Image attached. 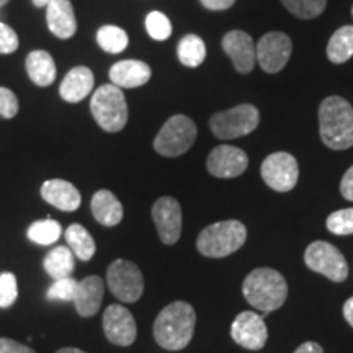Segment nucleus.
Instances as JSON below:
<instances>
[{"instance_id": "6ab92c4d", "label": "nucleus", "mask_w": 353, "mask_h": 353, "mask_svg": "<svg viewBox=\"0 0 353 353\" xmlns=\"http://www.w3.org/2000/svg\"><path fill=\"white\" fill-rule=\"evenodd\" d=\"M152 70L143 61L128 59L113 64L110 69V81L120 88H136L149 82Z\"/></svg>"}, {"instance_id": "58836bf2", "label": "nucleus", "mask_w": 353, "mask_h": 353, "mask_svg": "<svg viewBox=\"0 0 353 353\" xmlns=\"http://www.w3.org/2000/svg\"><path fill=\"white\" fill-rule=\"evenodd\" d=\"M200 2L203 3V7L208 8V10L221 12L231 8L234 3H236V0H200Z\"/></svg>"}, {"instance_id": "c85d7f7f", "label": "nucleus", "mask_w": 353, "mask_h": 353, "mask_svg": "<svg viewBox=\"0 0 353 353\" xmlns=\"http://www.w3.org/2000/svg\"><path fill=\"white\" fill-rule=\"evenodd\" d=\"M97 41L103 51L110 52V54H120L128 48L130 39H128V34L123 28H118L114 25H105L97 33Z\"/></svg>"}, {"instance_id": "c756f323", "label": "nucleus", "mask_w": 353, "mask_h": 353, "mask_svg": "<svg viewBox=\"0 0 353 353\" xmlns=\"http://www.w3.org/2000/svg\"><path fill=\"white\" fill-rule=\"evenodd\" d=\"M286 10L301 20H311L324 12L327 0H281Z\"/></svg>"}, {"instance_id": "7c9ffc66", "label": "nucleus", "mask_w": 353, "mask_h": 353, "mask_svg": "<svg viewBox=\"0 0 353 353\" xmlns=\"http://www.w3.org/2000/svg\"><path fill=\"white\" fill-rule=\"evenodd\" d=\"M145 30L156 41H164L172 34V23L162 12H151L145 17Z\"/></svg>"}, {"instance_id": "37998d69", "label": "nucleus", "mask_w": 353, "mask_h": 353, "mask_svg": "<svg viewBox=\"0 0 353 353\" xmlns=\"http://www.w3.org/2000/svg\"><path fill=\"white\" fill-rule=\"evenodd\" d=\"M51 0H33V3L37 7H48V3H50Z\"/></svg>"}, {"instance_id": "4be33fe9", "label": "nucleus", "mask_w": 353, "mask_h": 353, "mask_svg": "<svg viewBox=\"0 0 353 353\" xmlns=\"http://www.w3.org/2000/svg\"><path fill=\"white\" fill-rule=\"evenodd\" d=\"M92 214L101 226H118L123 219V205L110 190H99L90 203Z\"/></svg>"}, {"instance_id": "c03bdc74", "label": "nucleus", "mask_w": 353, "mask_h": 353, "mask_svg": "<svg viewBox=\"0 0 353 353\" xmlns=\"http://www.w3.org/2000/svg\"><path fill=\"white\" fill-rule=\"evenodd\" d=\"M8 2V0H0V8H2L3 6H6V3Z\"/></svg>"}, {"instance_id": "4c0bfd02", "label": "nucleus", "mask_w": 353, "mask_h": 353, "mask_svg": "<svg viewBox=\"0 0 353 353\" xmlns=\"http://www.w3.org/2000/svg\"><path fill=\"white\" fill-rule=\"evenodd\" d=\"M341 193L348 201H353V165L345 172L341 182Z\"/></svg>"}, {"instance_id": "7ed1b4c3", "label": "nucleus", "mask_w": 353, "mask_h": 353, "mask_svg": "<svg viewBox=\"0 0 353 353\" xmlns=\"http://www.w3.org/2000/svg\"><path fill=\"white\" fill-rule=\"evenodd\" d=\"M242 293L257 311L268 314L283 306L288 298V285L280 272L273 268H257L245 276Z\"/></svg>"}, {"instance_id": "20e7f679", "label": "nucleus", "mask_w": 353, "mask_h": 353, "mask_svg": "<svg viewBox=\"0 0 353 353\" xmlns=\"http://www.w3.org/2000/svg\"><path fill=\"white\" fill-rule=\"evenodd\" d=\"M245 239L247 229L241 221H219L203 229L196 239V249L205 257L221 259L237 252Z\"/></svg>"}, {"instance_id": "a878e982", "label": "nucleus", "mask_w": 353, "mask_h": 353, "mask_svg": "<svg viewBox=\"0 0 353 353\" xmlns=\"http://www.w3.org/2000/svg\"><path fill=\"white\" fill-rule=\"evenodd\" d=\"M353 56V25H345L332 34L327 44V57L332 64H343Z\"/></svg>"}, {"instance_id": "412c9836", "label": "nucleus", "mask_w": 353, "mask_h": 353, "mask_svg": "<svg viewBox=\"0 0 353 353\" xmlns=\"http://www.w3.org/2000/svg\"><path fill=\"white\" fill-rule=\"evenodd\" d=\"M94 88V72L88 68L79 65V68L70 69L68 76L64 77L59 87V94L69 103H77L85 99Z\"/></svg>"}, {"instance_id": "dca6fc26", "label": "nucleus", "mask_w": 353, "mask_h": 353, "mask_svg": "<svg viewBox=\"0 0 353 353\" xmlns=\"http://www.w3.org/2000/svg\"><path fill=\"white\" fill-rule=\"evenodd\" d=\"M223 50L231 57L234 68L237 72L249 74L257 64V52H255V44L250 34L241 30H232L224 34Z\"/></svg>"}, {"instance_id": "f257e3e1", "label": "nucleus", "mask_w": 353, "mask_h": 353, "mask_svg": "<svg viewBox=\"0 0 353 353\" xmlns=\"http://www.w3.org/2000/svg\"><path fill=\"white\" fill-rule=\"evenodd\" d=\"M196 312L192 304L175 301L159 312L154 322V339L165 350H182L195 334Z\"/></svg>"}, {"instance_id": "f03ea898", "label": "nucleus", "mask_w": 353, "mask_h": 353, "mask_svg": "<svg viewBox=\"0 0 353 353\" xmlns=\"http://www.w3.org/2000/svg\"><path fill=\"white\" fill-rule=\"evenodd\" d=\"M319 132L322 143L334 151L353 145V108L342 97H327L319 107Z\"/></svg>"}, {"instance_id": "a19ab883", "label": "nucleus", "mask_w": 353, "mask_h": 353, "mask_svg": "<svg viewBox=\"0 0 353 353\" xmlns=\"http://www.w3.org/2000/svg\"><path fill=\"white\" fill-rule=\"evenodd\" d=\"M343 317H345V321L353 327V296L348 298L345 304H343Z\"/></svg>"}, {"instance_id": "ddd939ff", "label": "nucleus", "mask_w": 353, "mask_h": 353, "mask_svg": "<svg viewBox=\"0 0 353 353\" xmlns=\"http://www.w3.org/2000/svg\"><path fill=\"white\" fill-rule=\"evenodd\" d=\"M103 330L107 339L114 345H132L138 335L136 321L132 314L121 304H112L103 312Z\"/></svg>"}, {"instance_id": "2f4dec72", "label": "nucleus", "mask_w": 353, "mask_h": 353, "mask_svg": "<svg viewBox=\"0 0 353 353\" xmlns=\"http://www.w3.org/2000/svg\"><path fill=\"white\" fill-rule=\"evenodd\" d=\"M325 226L335 236H350L353 234V208L334 211L325 221Z\"/></svg>"}, {"instance_id": "f3484780", "label": "nucleus", "mask_w": 353, "mask_h": 353, "mask_svg": "<svg viewBox=\"0 0 353 353\" xmlns=\"http://www.w3.org/2000/svg\"><path fill=\"white\" fill-rule=\"evenodd\" d=\"M48 28L61 39L72 38L77 32V21L69 0H51L46 7Z\"/></svg>"}, {"instance_id": "1a4fd4ad", "label": "nucleus", "mask_w": 353, "mask_h": 353, "mask_svg": "<svg viewBox=\"0 0 353 353\" xmlns=\"http://www.w3.org/2000/svg\"><path fill=\"white\" fill-rule=\"evenodd\" d=\"M304 262L312 272L327 276L330 281L341 283L347 280L348 265L337 247L324 241H316L307 245L304 252Z\"/></svg>"}, {"instance_id": "f8f14e48", "label": "nucleus", "mask_w": 353, "mask_h": 353, "mask_svg": "<svg viewBox=\"0 0 353 353\" xmlns=\"http://www.w3.org/2000/svg\"><path fill=\"white\" fill-rule=\"evenodd\" d=\"M231 337L237 345L244 347L247 350H262L268 339V330L263 317L254 311L241 312L232 322Z\"/></svg>"}, {"instance_id": "5701e85b", "label": "nucleus", "mask_w": 353, "mask_h": 353, "mask_svg": "<svg viewBox=\"0 0 353 353\" xmlns=\"http://www.w3.org/2000/svg\"><path fill=\"white\" fill-rule=\"evenodd\" d=\"M26 72L33 83L39 87H48L56 79V64L48 51H32L26 57Z\"/></svg>"}, {"instance_id": "0eeeda50", "label": "nucleus", "mask_w": 353, "mask_h": 353, "mask_svg": "<svg viewBox=\"0 0 353 353\" xmlns=\"http://www.w3.org/2000/svg\"><path fill=\"white\" fill-rule=\"evenodd\" d=\"M259 108L242 103L226 112L214 113L210 120V128L218 139H236L250 134L259 126Z\"/></svg>"}, {"instance_id": "e433bc0d", "label": "nucleus", "mask_w": 353, "mask_h": 353, "mask_svg": "<svg viewBox=\"0 0 353 353\" xmlns=\"http://www.w3.org/2000/svg\"><path fill=\"white\" fill-rule=\"evenodd\" d=\"M0 353H37L33 348L12 339H0Z\"/></svg>"}, {"instance_id": "473e14b6", "label": "nucleus", "mask_w": 353, "mask_h": 353, "mask_svg": "<svg viewBox=\"0 0 353 353\" xmlns=\"http://www.w3.org/2000/svg\"><path fill=\"white\" fill-rule=\"evenodd\" d=\"M79 281L74 280L72 276L61 278V280H54V283L51 285V288L48 290L46 296L51 301H74V296H76Z\"/></svg>"}, {"instance_id": "aec40b11", "label": "nucleus", "mask_w": 353, "mask_h": 353, "mask_svg": "<svg viewBox=\"0 0 353 353\" xmlns=\"http://www.w3.org/2000/svg\"><path fill=\"white\" fill-rule=\"evenodd\" d=\"M103 280L100 276L92 275L79 281L76 296H74V304L79 314L82 317L95 316L103 301Z\"/></svg>"}, {"instance_id": "f704fd0d", "label": "nucleus", "mask_w": 353, "mask_h": 353, "mask_svg": "<svg viewBox=\"0 0 353 353\" xmlns=\"http://www.w3.org/2000/svg\"><path fill=\"white\" fill-rule=\"evenodd\" d=\"M17 113H19V99H17V95L8 88L0 87V117L10 120Z\"/></svg>"}, {"instance_id": "c9c22d12", "label": "nucleus", "mask_w": 353, "mask_h": 353, "mask_svg": "<svg viewBox=\"0 0 353 353\" xmlns=\"http://www.w3.org/2000/svg\"><path fill=\"white\" fill-rule=\"evenodd\" d=\"M19 48V37L10 26L0 23V54H10Z\"/></svg>"}, {"instance_id": "39448f33", "label": "nucleus", "mask_w": 353, "mask_h": 353, "mask_svg": "<svg viewBox=\"0 0 353 353\" xmlns=\"http://www.w3.org/2000/svg\"><path fill=\"white\" fill-rule=\"evenodd\" d=\"M90 110L99 126L107 132H118L126 126L128 103L120 87L107 83L92 95Z\"/></svg>"}, {"instance_id": "a18cd8bd", "label": "nucleus", "mask_w": 353, "mask_h": 353, "mask_svg": "<svg viewBox=\"0 0 353 353\" xmlns=\"http://www.w3.org/2000/svg\"><path fill=\"white\" fill-rule=\"evenodd\" d=\"M352 15H353V7H352Z\"/></svg>"}, {"instance_id": "ea45409f", "label": "nucleus", "mask_w": 353, "mask_h": 353, "mask_svg": "<svg viewBox=\"0 0 353 353\" xmlns=\"http://www.w3.org/2000/svg\"><path fill=\"white\" fill-rule=\"evenodd\" d=\"M294 353H324L322 347L316 342H304L299 345Z\"/></svg>"}, {"instance_id": "b1692460", "label": "nucleus", "mask_w": 353, "mask_h": 353, "mask_svg": "<svg viewBox=\"0 0 353 353\" xmlns=\"http://www.w3.org/2000/svg\"><path fill=\"white\" fill-rule=\"evenodd\" d=\"M74 259H76V255H74L69 247H54L44 257V270H46L52 280L68 278L74 272Z\"/></svg>"}, {"instance_id": "2eb2a0df", "label": "nucleus", "mask_w": 353, "mask_h": 353, "mask_svg": "<svg viewBox=\"0 0 353 353\" xmlns=\"http://www.w3.org/2000/svg\"><path fill=\"white\" fill-rule=\"evenodd\" d=\"M249 165V157L239 148L221 144L210 152L206 159V169L218 179H234L245 172Z\"/></svg>"}, {"instance_id": "4468645a", "label": "nucleus", "mask_w": 353, "mask_h": 353, "mask_svg": "<svg viewBox=\"0 0 353 353\" xmlns=\"http://www.w3.org/2000/svg\"><path fill=\"white\" fill-rule=\"evenodd\" d=\"M152 219L156 223L159 237L167 245L175 244L182 234V208L172 196H162L154 203Z\"/></svg>"}, {"instance_id": "423d86ee", "label": "nucleus", "mask_w": 353, "mask_h": 353, "mask_svg": "<svg viewBox=\"0 0 353 353\" xmlns=\"http://www.w3.org/2000/svg\"><path fill=\"white\" fill-rule=\"evenodd\" d=\"M196 125L185 114H174L161 128L154 139V149L164 157L182 156L195 144Z\"/></svg>"}, {"instance_id": "cd10ccee", "label": "nucleus", "mask_w": 353, "mask_h": 353, "mask_svg": "<svg viewBox=\"0 0 353 353\" xmlns=\"http://www.w3.org/2000/svg\"><path fill=\"white\" fill-rule=\"evenodd\" d=\"M61 234H63V228L57 221L48 218L43 221H34L32 226L26 231L28 239L39 245H51L59 239Z\"/></svg>"}, {"instance_id": "6e6552de", "label": "nucleus", "mask_w": 353, "mask_h": 353, "mask_svg": "<svg viewBox=\"0 0 353 353\" xmlns=\"http://www.w3.org/2000/svg\"><path fill=\"white\" fill-rule=\"evenodd\" d=\"M107 283L113 296L123 303H136L144 293V278L139 267L130 260L118 259L107 270Z\"/></svg>"}, {"instance_id": "393cba45", "label": "nucleus", "mask_w": 353, "mask_h": 353, "mask_svg": "<svg viewBox=\"0 0 353 353\" xmlns=\"http://www.w3.org/2000/svg\"><path fill=\"white\" fill-rule=\"evenodd\" d=\"M64 237L69 249L72 250L77 259L87 262V260H90L95 255L97 247L94 237H92L90 232H88L83 226H81V224H70V226L65 229Z\"/></svg>"}, {"instance_id": "9d476101", "label": "nucleus", "mask_w": 353, "mask_h": 353, "mask_svg": "<svg viewBox=\"0 0 353 353\" xmlns=\"http://www.w3.org/2000/svg\"><path fill=\"white\" fill-rule=\"evenodd\" d=\"M260 175L272 190L286 193L298 183V161L290 152H273L262 162Z\"/></svg>"}, {"instance_id": "72a5a7b5", "label": "nucleus", "mask_w": 353, "mask_h": 353, "mask_svg": "<svg viewBox=\"0 0 353 353\" xmlns=\"http://www.w3.org/2000/svg\"><path fill=\"white\" fill-rule=\"evenodd\" d=\"M19 298V285L13 273H0V307L7 309L13 306Z\"/></svg>"}, {"instance_id": "a211bd4d", "label": "nucleus", "mask_w": 353, "mask_h": 353, "mask_svg": "<svg viewBox=\"0 0 353 353\" xmlns=\"http://www.w3.org/2000/svg\"><path fill=\"white\" fill-rule=\"evenodd\" d=\"M43 200L61 211H76L82 203L81 192L68 180L52 179L43 183Z\"/></svg>"}, {"instance_id": "9b49d317", "label": "nucleus", "mask_w": 353, "mask_h": 353, "mask_svg": "<svg viewBox=\"0 0 353 353\" xmlns=\"http://www.w3.org/2000/svg\"><path fill=\"white\" fill-rule=\"evenodd\" d=\"M291 38L281 32H272L263 34L255 46L257 63L265 72L276 74L288 64L291 57Z\"/></svg>"}, {"instance_id": "79ce46f5", "label": "nucleus", "mask_w": 353, "mask_h": 353, "mask_svg": "<svg viewBox=\"0 0 353 353\" xmlns=\"http://www.w3.org/2000/svg\"><path fill=\"white\" fill-rule=\"evenodd\" d=\"M56 353H85V352L79 350V348H74V347H65V348H61V350H57Z\"/></svg>"}, {"instance_id": "bb28decb", "label": "nucleus", "mask_w": 353, "mask_h": 353, "mask_svg": "<svg viewBox=\"0 0 353 353\" xmlns=\"http://www.w3.org/2000/svg\"><path fill=\"white\" fill-rule=\"evenodd\" d=\"M179 59L187 68H198L206 57V44L196 34H187L179 43Z\"/></svg>"}]
</instances>
